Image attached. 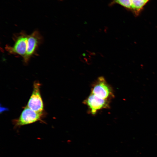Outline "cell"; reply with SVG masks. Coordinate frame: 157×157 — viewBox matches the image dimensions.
Here are the masks:
<instances>
[{"label":"cell","instance_id":"3","mask_svg":"<svg viewBox=\"0 0 157 157\" xmlns=\"http://www.w3.org/2000/svg\"><path fill=\"white\" fill-rule=\"evenodd\" d=\"M111 101L100 98L91 93L83 103L88 107L89 113L95 115L100 110L109 108Z\"/></svg>","mask_w":157,"mask_h":157},{"label":"cell","instance_id":"1","mask_svg":"<svg viewBox=\"0 0 157 157\" xmlns=\"http://www.w3.org/2000/svg\"><path fill=\"white\" fill-rule=\"evenodd\" d=\"M91 93L100 98L111 100L115 97L113 88L103 76L98 77L94 83Z\"/></svg>","mask_w":157,"mask_h":157},{"label":"cell","instance_id":"2","mask_svg":"<svg viewBox=\"0 0 157 157\" xmlns=\"http://www.w3.org/2000/svg\"><path fill=\"white\" fill-rule=\"evenodd\" d=\"M43 113L35 112L26 106L19 117L14 120V124L16 127H20L42 121L44 115Z\"/></svg>","mask_w":157,"mask_h":157},{"label":"cell","instance_id":"6","mask_svg":"<svg viewBox=\"0 0 157 157\" xmlns=\"http://www.w3.org/2000/svg\"><path fill=\"white\" fill-rule=\"evenodd\" d=\"M27 36L22 34L16 38L13 46L7 47V50L11 53L19 55L24 57L27 51Z\"/></svg>","mask_w":157,"mask_h":157},{"label":"cell","instance_id":"7","mask_svg":"<svg viewBox=\"0 0 157 157\" xmlns=\"http://www.w3.org/2000/svg\"><path fill=\"white\" fill-rule=\"evenodd\" d=\"M113 2L118 4L131 11L132 3L131 0H113Z\"/></svg>","mask_w":157,"mask_h":157},{"label":"cell","instance_id":"4","mask_svg":"<svg viewBox=\"0 0 157 157\" xmlns=\"http://www.w3.org/2000/svg\"><path fill=\"white\" fill-rule=\"evenodd\" d=\"M40 85L37 81L34 83L33 92L26 106L38 112H43L44 111V104L40 92Z\"/></svg>","mask_w":157,"mask_h":157},{"label":"cell","instance_id":"5","mask_svg":"<svg viewBox=\"0 0 157 157\" xmlns=\"http://www.w3.org/2000/svg\"><path fill=\"white\" fill-rule=\"evenodd\" d=\"M42 39L39 32L35 31L27 36V49L26 54L24 57V60L27 62L34 54Z\"/></svg>","mask_w":157,"mask_h":157}]
</instances>
